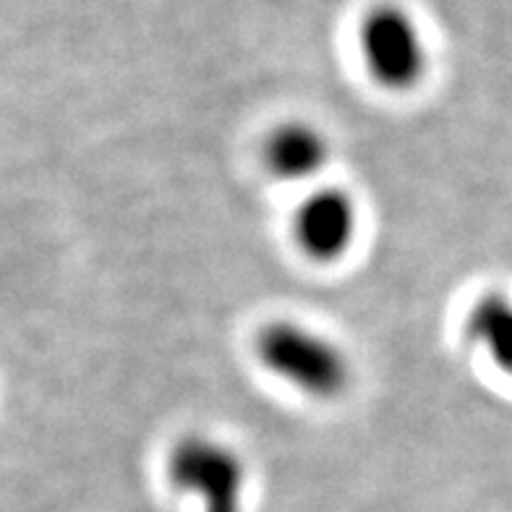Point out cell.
<instances>
[{
	"mask_svg": "<svg viewBox=\"0 0 512 512\" xmlns=\"http://www.w3.org/2000/svg\"><path fill=\"white\" fill-rule=\"evenodd\" d=\"M330 160V139L304 121L277 126L264 142V165L280 181H309Z\"/></svg>",
	"mask_w": 512,
	"mask_h": 512,
	"instance_id": "obj_5",
	"label": "cell"
},
{
	"mask_svg": "<svg viewBox=\"0 0 512 512\" xmlns=\"http://www.w3.org/2000/svg\"><path fill=\"white\" fill-rule=\"evenodd\" d=\"M361 53L379 87L408 92L426 74V45L403 8L379 6L361 24Z\"/></svg>",
	"mask_w": 512,
	"mask_h": 512,
	"instance_id": "obj_3",
	"label": "cell"
},
{
	"mask_svg": "<svg viewBox=\"0 0 512 512\" xmlns=\"http://www.w3.org/2000/svg\"><path fill=\"white\" fill-rule=\"evenodd\" d=\"M465 332L481 345L494 366L512 377V301L505 293H486L473 304Z\"/></svg>",
	"mask_w": 512,
	"mask_h": 512,
	"instance_id": "obj_6",
	"label": "cell"
},
{
	"mask_svg": "<svg viewBox=\"0 0 512 512\" xmlns=\"http://www.w3.org/2000/svg\"><path fill=\"white\" fill-rule=\"evenodd\" d=\"M170 484L202 502L204 512H241L246 465L225 442L189 434L168 455Z\"/></svg>",
	"mask_w": 512,
	"mask_h": 512,
	"instance_id": "obj_2",
	"label": "cell"
},
{
	"mask_svg": "<svg viewBox=\"0 0 512 512\" xmlns=\"http://www.w3.org/2000/svg\"><path fill=\"white\" fill-rule=\"evenodd\" d=\"M293 233L306 256L335 262L348 254L358 233V209L343 189H319L306 196L293 220Z\"/></svg>",
	"mask_w": 512,
	"mask_h": 512,
	"instance_id": "obj_4",
	"label": "cell"
},
{
	"mask_svg": "<svg viewBox=\"0 0 512 512\" xmlns=\"http://www.w3.org/2000/svg\"><path fill=\"white\" fill-rule=\"evenodd\" d=\"M256 356L267 371L317 400L340 398L353 379L348 353L306 324L277 319L256 335Z\"/></svg>",
	"mask_w": 512,
	"mask_h": 512,
	"instance_id": "obj_1",
	"label": "cell"
}]
</instances>
